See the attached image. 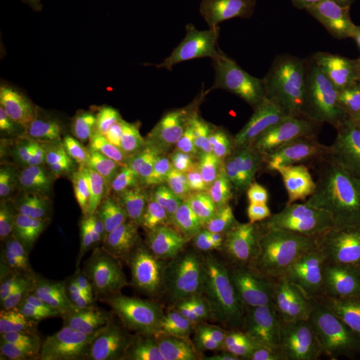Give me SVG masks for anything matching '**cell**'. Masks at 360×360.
Segmentation results:
<instances>
[{"instance_id": "cell-24", "label": "cell", "mask_w": 360, "mask_h": 360, "mask_svg": "<svg viewBox=\"0 0 360 360\" xmlns=\"http://www.w3.org/2000/svg\"><path fill=\"white\" fill-rule=\"evenodd\" d=\"M143 360H175V358L167 346L159 338H155V340L143 348Z\"/></svg>"}, {"instance_id": "cell-15", "label": "cell", "mask_w": 360, "mask_h": 360, "mask_svg": "<svg viewBox=\"0 0 360 360\" xmlns=\"http://www.w3.org/2000/svg\"><path fill=\"white\" fill-rule=\"evenodd\" d=\"M345 336L340 318L327 309H319L311 319L304 345L295 360H333Z\"/></svg>"}, {"instance_id": "cell-14", "label": "cell", "mask_w": 360, "mask_h": 360, "mask_svg": "<svg viewBox=\"0 0 360 360\" xmlns=\"http://www.w3.org/2000/svg\"><path fill=\"white\" fill-rule=\"evenodd\" d=\"M0 263L6 270L43 271L49 263V257L26 240L13 223L0 211Z\"/></svg>"}, {"instance_id": "cell-20", "label": "cell", "mask_w": 360, "mask_h": 360, "mask_svg": "<svg viewBox=\"0 0 360 360\" xmlns=\"http://www.w3.org/2000/svg\"><path fill=\"white\" fill-rule=\"evenodd\" d=\"M38 342L19 331H6L0 336V360H37Z\"/></svg>"}, {"instance_id": "cell-9", "label": "cell", "mask_w": 360, "mask_h": 360, "mask_svg": "<svg viewBox=\"0 0 360 360\" xmlns=\"http://www.w3.org/2000/svg\"><path fill=\"white\" fill-rule=\"evenodd\" d=\"M322 309H327L322 300L292 284L291 292L279 304L257 316L252 331L263 338L274 349L284 335L297 324L311 319Z\"/></svg>"}, {"instance_id": "cell-25", "label": "cell", "mask_w": 360, "mask_h": 360, "mask_svg": "<svg viewBox=\"0 0 360 360\" xmlns=\"http://www.w3.org/2000/svg\"><path fill=\"white\" fill-rule=\"evenodd\" d=\"M333 360H360V343L345 336L336 348Z\"/></svg>"}, {"instance_id": "cell-26", "label": "cell", "mask_w": 360, "mask_h": 360, "mask_svg": "<svg viewBox=\"0 0 360 360\" xmlns=\"http://www.w3.org/2000/svg\"><path fill=\"white\" fill-rule=\"evenodd\" d=\"M46 1L55 6L70 19H80L83 15L80 8L82 0H46Z\"/></svg>"}, {"instance_id": "cell-12", "label": "cell", "mask_w": 360, "mask_h": 360, "mask_svg": "<svg viewBox=\"0 0 360 360\" xmlns=\"http://www.w3.org/2000/svg\"><path fill=\"white\" fill-rule=\"evenodd\" d=\"M114 355L92 330L44 335L37 360H111Z\"/></svg>"}, {"instance_id": "cell-2", "label": "cell", "mask_w": 360, "mask_h": 360, "mask_svg": "<svg viewBox=\"0 0 360 360\" xmlns=\"http://www.w3.org/2000/svg\"><path fill=\"white\" fill-rule=\"evenodd\" d=\"M360 276V218L336 223L297 266L291 282L326 306L347 292Z\"/></svg>"}, {"instance_id": "cell-10", "label": "cell", "mask_w": 360, "mask_h": 360, "mask_svg": "<svg viewBox=\"0 0 360 360\" xmlns=\"http://www.w3.org/2000/svg\"><path fill=\"white\" fill-rule=\"evenodd\" d=\"M71 282L49 272H39L23 297L22 309L26 319L44 335L52 331L65 309Z\"/></svg>"}, {"instance_id": "cell-8", "label": "cell", "mask_w": 360, "mask_h": 360, "mask_svg": "<svg viewBox=\"0 0 360 360\" xmlns=\"http://www.w3.org/2000/svg\"><path fill=\"white\" fill-rule=\"evenodd\" d=\"M124 283L135 309L158 333L175 328L180 312L178 296L171 295L163 284L141 271L129 272Z\"/></svg>"}, {"instance_id": "cell-3", "label": "cell", "mask_w": 360, "mask_h": 360, "mask_svg": "<svg viewBox=\"0 0 360 360\" xmlns=\"http://www.w3.org/2000/svg\"><path fill=\"white\" fill-rule=\"evenodd\" d=\"M127 254L122 243L102 233H83L77 221L70 238L51 257L43 272L71 283L99 285L123 281Z\"/></svg>"}, {"instance_id": "cell-1", "label": "cell", "mask_w": 360, "mask_h": 360, "mask_svg": "<svg viewBox=\"0 0 360 360\" xmlns=\"http://www.w3.org/2000/svg\"><path fill=\"white\" fill-rule=\"evenodd\" d=\"M0 211L16 231L49 257L70 238L77 223L47 187L15 169L0 174Z\"/></svg>"}, {"instance_id": "cell-22", "label": "cell", "mask_w": 360, "mask_h": 360, "mask_svg": "<svg viewBox=\"0 0 360 360\" xmlns=\"http://www.w3.org/2000/svg\"><path fill=\"white\" fill-rule=\"evenodd\" d=\"M156 338H159L167 346L175 360H211L200 348L174 331L158 333Z\"/></svg>"}, {"instance_id": "cell-11", "label": "cell", "mask_w": 360, "mask_h": 360, "mask_svg": "<svg viewBox=\"0 0 360 360\" xmlns=\"http://www.w3.org/2000/svg\"><path fill=\"white\" fill-rule=\"evenodd\" d=\"M243 238V232L235 219L219 212H208L199 219L193 229L190 264L206 270L223 251Z\"/></svg>"}, {"instance_id": "cell-13", "label": "cell", "mask_w": 360, "mask_h": 360, "mask_svg": "<svg viewBox=\"0 0 360 360\" xmlns=\"http://www.w3.org/2000/svg\"><path fill=\"white\" fill-rule=\"evenodd\" d=\"M86 287L91 297V330L95 334L142 316L129 299L124 281Z\"/></svg>"}, {"instance_id": "cell-17", "label": "cell", "mask_w": 360, "mask_h": 360, "mask_svg": "<svg viewBox=\"0 0 360 360\" xmlns=\"http://www.w3.org/2000/svg\"><path fill=\"white\" fill-rule=\"evenodd\" d=\"M91 330V297L86 285L71 283L65 309L51 333H75Z\"/></svg>"}, {"instance_id": "cell-27", "label": "cell", "mask_w": 360, "mask_h": 360, "mask_svg": "<svg viewBox=\"0 0 360 360\" xmlns=\"http://www.w3.org/2000/svg\"><path fill=\"white\" fill-rule=\"evenodd\" d=\"M351 291H352V299L360 300V276L358 278V281L355 282V284L352 285Z\"/></svg>"}, {"instance_id": "cell-16", "label": "cell", "mask_w": 360, "mask_h": 360, "mask_svg": "<svg viewBox=\"0 0 360 360\" xmlns=\"http://www.w3.org/2000/svg\"><path fill=\"white\" fill-rule=\"evenodd\" d=\"M245 245L247 239L236 242L223 251L218 259L206 269L207 272L221 287L227 288L236 295L242 296V279L245 272Z\"/></svg>"}, {"instance_id": "cell-4", "label": "cell", "mask_w": 360, "mask_h": 360, "mask_svg": "<svg viewBox=\"0 0 360 360\" xmlns=\"http://www.w3.org/2000/svg\"><path fill=\"white\" fill-rule=\"evenodd\" d=\"M291 290V278L284 274L279 263V248L247 240L242 279V297L247 306L260 316L279 304Z\"/></svg>"}, {"instance_id": "cell-5", "label": "cell", "mask_w": 360, "mask_h": 360, "mask_svg": "<svg viewBox=\"0 0 360 360\" xmlns=\"http://www.w3.org/2000/svg\"><path fill=\"white\" fill-rule=\"evenodd\" d=\"M176 296L202 306L245 333L254 330L257 316L245 299L221 287L205 269L188 264L180 275Z\"/></svg>"}, {"instance_id": "cell-18", "label": "cell", "mask_w": 360, "mask_h": 360, "mask_svg": "<svg viewBox=\"0 0 360 360\" xmlns=\"http://www.w3.org/2000/svg\"><path fill=\"white\" fill-rule=\"evenodd\" d=\"M148 326L150 323L143 316H138L96 335L103 342L104 346L115 356L127 349L146 347L150 343Z\"/></svg>"}, {"instance_id": "cell-21", "label": "cell", "mask_w": 360, "mask_h": 360, "mask_svg": "<svg viewBox=\"0 0 360 360\" xmlns=\"http://www.w3.org/2000/svg\"><path fill=\"white\" fill-rule=\"evenodd\" d=\"M226 360H276L270 345L255 331H245Z\"/></svg>"}, {"instance_id": "cell-7", "label": "cell", "mask_w": 360, "mask_h": 360, "mask_svg": "<svg viewBox=\"0 0 360 360\" xmlns=\"http://www.w3.org/2000/svg\"><path fill=\"white\" fill-rule=\"evenodd\" d=\"M179 302V318L172 331L188 339L210 359H227L245 331L193 302Z\"/></svg>"}, {"instance_id": "cell-6", "label": "cell", "mask_w": 360, "mask_h": 360, "mask_svg": "<svg viewBox=\"0 0 360 360\" xmlns=\"http://www.w3.org/2000/svg\"><path fill=\"white\" fill-rule=\"evenodd\" d=\"M193 230L166 223L150 232L143 245V266L146 274L167 287L178 283L180 275L191 262Z\"/></svg>"}, {"instance_id": "cell-19", "label": "cell", "mask_w": 360, "mask_h": 360, "mask_svg": "<svg viewBox=\"0 0 360 360\" xmlns=\"http://www.w3.org/2000/svg\"><path fill=\"white\" fill-rule=\"evenodd\" d=\"M356 127H360V86L345 102L342 108L331 116L322 127L315 129L314 134L316 136L342 141L346 134Z\"/></svg>"}, {"instance_id": "cell-23", "label": "cell", "mask_w": 360, "mask_h": 360, "mask_svg": "<svg viewBox=\"0 0 360 360\" xmlns=\"http://www.w3.org/2000/svg\"><path fill=\"white\" fill-rule=\"evenodd\" d=\"M345 335L348 339L360 343V300L352 299L339 314Z\"/></svg>"}]
</instances>
